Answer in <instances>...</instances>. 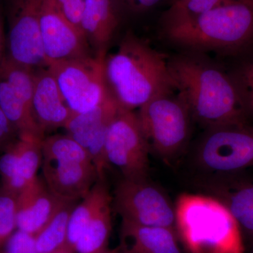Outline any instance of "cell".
<instances>
[{
	"label": "cell",
	"mask_w": 253,
	"mask_h": 253,
	"mask_svg": "<svg viewBox=\"0 0 253 253\" xmlns=\"http://www.w3.org/2000/svg\"><path fill=\"white\" fill-rule=\"evenodd\" d=\"M176 93L191 118L206 129L248 123V115L230 74L207 54L184 51L168 58Z\"/></svg>",
	"instance_id": "cell-1"
},
{
	"label": "cell",
	"mask_w": 253,
	"mask_h": 253,
	"mask_svg": "<svg viewBox=\"0 0 253 253\" xmlns=\"http://www.w3.org/2000/svg\"><path fill=\"white\" fill-rule=\"evenodd\" d=\"M103 71L108 96L124 111H134L176 91L167 56L131 31L126 32L116 52L106 55Z\"/></svg>",
	"instance_id": "cell-2"
},
{
	"label": "cell",
	"mask_w": 253,
	"mask_h": 253,
	"mask_svg": "<svg viewBox=\"0 0 253 253\" xmlns=\"http://www.w3.org/2000/svg\"><path fill=\"white\" fill-rule=\"evenodd\" d=\"M161 30L165 39L184 51L238 52L253 44V0H235Z\"/></svg>",
	"instance_id": "cell-3"
},
{
	"label": "cell",
	"mask_w": 253,
	"mask_h": 253,
	"mask_svg": "<svg viewBox=\"0 0 253 253\" xmlns=\"http://www.w3.org/2000/svg\"><path fill=\"white\" fill-rule=\"evenodd\" d=\"M178 237L189 253H244L241 229L218 198L183 194L174 205Z\"/></svg>",
	"instance_id": "cell-4"
},
{
	"label": "cell",
	"mask_w": 253,
	"mask_h": 253,
	"mask_svg": "<svg viewBox=\"0 0 253 253\" xmlns=\"http://www.w3.org/2000/svg\"><path fill=\"white\" fill-rule=\"evenodd\" d=\"M44 183L64 201L83 199L99 179L85 150L68 134L45 136L42 141Z\"/></svg>",
	"instance_id": "cell-5"
},
{
	"label": "cell",
	"mask_w": 253,
	"mask_h": 253,
	"mask_svg": "<svg viewBox=\"0 0 253 253\" xmlns=\"http://www.w3.org/2000/svg\"><path fill=\"white\" fill-rule=\"evenodd\" d=\"M136 113L151 152L169 161L184 149L192 118L176 91L154 98Z\"/></svg>",
	"instance_id": "cell-6"
},
{
	"label": "cell",
	"mask_w": 253,
	"mask_h": 253,
	"mask_svg": "<svg viewBox=\"0 0 253 253\" xmlns=\"http://www.w3.org/2000/svg\"><path fill=\"white\" fill-rule=\"evenodd\" d=\"M106 54L64 60L46 66L73 114L92 109L107 96L103 71Z\"/></svg>",
	"instance_id": "cell-7"
},
{
	"label": "cell",
	"mask_w": 253,
	"mask_h": 253,
	"mask_svg": "<svg viewBox=\"0 0 253 253\" xmlns=\"http://www.w3.org/2000/svg\"><path fill=\"white\" fill-rule=\"evenodd\" d=\"M198 162L212 172H231L253 166V126L238 123L208 128L197 149Z\"/></svg>",
	"instance_id": "cell-8"
},
{
	"label": "cell",
	"mask_w": 253,
	"mask_h": 253,
	"mask_svg": "<svg viewBox=\"0 0 253 253\" xmlns=\"http://www.w3.org/2000/svg\"><path fill=\"white\" fill-rule=\"evenodd\" d=\"M150 153L135 111L120 109L110 126L105 144L109 166L117 168L124 179H147Z\"/></svg>",
	"instance_id": "cell-9"
},
{
	"label": "cell",
	"mask_w": 253,
	"mask_h": 253,
	"mask_svg": "<svg viewBox=\"0 0 253 253\" xmlns=\"http://www.w3.org/2000/svg\"><path fill=\"white\" fill-rule=\"evenodd\" d=\"M34 71L4 56L0 64V109L19 138L42 141L45 133L37 123L32 106Z\"/></svg>",
	"instance_id": "cell-10"
},
{
	"label": "cell",
	"mask_w": 253,
	"mask_h": 253,
	"mask_svg": "<svg viewBox=\"0 0 253 253\" xmlns=\"http://www.w3.org/2000/svg\"><path fill=\"white\" fill-rule=\"evenodd\" d=\"M44 0H5L8 22L5 56L36 70L46 66L41 36Z\"/></svg>",
	"instance_id": "cell-11"
},
{
	"label": "cell",
	"mask_w": 253,
	"mask_h": 253,
	"mask_svg": "<svg viewBox=\"0 0 253 253\" xmlns=\"http://www.w3.org/2000/svg\"><path fill=\"white\" fill-rule=\"evenodd\" d=\"M112 204L122 221L176 229L174 206L147 179L123 178L115 189Z\"/></svg>",
	"instance_id": "cell-12"
},
{
	"label": "cell",
	"mask_w": 253,
	"mask_h": 253,
	"mask_svg": "<svg viewBox=\"0 0 253 253\" xmlns=\"http://www.w3.org/2000/svg\"><path fill=\"white\" fill-rule=\"evenodd\" d=\"M119 111L118 105L107 95L92 109L73 114L64 126L67 134L77 141L91 158L99 179H105V172L109 167L105 144L110 126Z\"/></svg>",
	"instance_id": "cell-13"
},
{
	"label": "cell",
	"mask_w": 253,
	"mask_h": 253,
	"mask_svg": "<svg viewBox=\"0 0 253 253\" xmlns=\"http://www.w3.org/2000/svg\"><path fill=\"white\" fill-rule=\"evenodd\" d=\"M41 36L46 66L94 54L82 32L61 14L54 0L43 1Z\"/></svg>",
	"instance_id": "cell-14"
},
{
	"label": "cell",
	"mask_w": 253,
	"mask_h": 253,
	"mask_svg": "<svg viewBox=\"0 0 253 253\" xmlns=\"http://www.w3.org/2000/svg\"><path fill=\"white\" fill-rule=\"evenodd\" d=\"M42 163V141L19 138L0 156L2 187L19 194L38 177Z\"/></svg>",
	"instance_id": "cell-15"
},
{
	"label": "cell",
	"mask_w": 253,
	"mask_h": 253,
	"mask_svg": "<svg viewBox=\"0 0 253 253\" xmlns=\"http://www.w3.org/2000/svg\"><path fill=\"white\" fill-rule=\"evenodd\" d=\"M32 106L37 123L44 133L64 128L73 115L46 66L34 71Z\"/></svg>",
	"instance_id": "cell-16"
},
{
	"label": "cell",
	"mask_w": 253,
	"mask_h": 253,
	"mask_svg": "<svg viewBox=\"0 0 253 253\" xmlns=\"http://www.w3.org/2000/svg\"><path fill=\"white\" fill-rule=\"evenodd\" d=\"M36 178L18 195L16 229L36 236L65 202Z\"/></svg>",
	"instance_id": "cell-17"
},
{
	"label": "cell",
	"mask_w": 253,
	"mask_h": 253,
	"mask_svg": "<svg viewBox=\"0 0 253 253\" xmlns=\"http://www.w3.org/2000/svg\"><path fill=\"white\" fill-rule=\"evenodd\" d=\"M123 18L116 0H86L81 30L94 54H107Z\"/></svg>",
	"instance_id": "cell-18"
},
{
	"label": "cell",
	"mask_w": 253,
	"mask_h": 253,
	"mask_svg": "<svg viewBox=\"0 0 253 253\" xmlns=\"http://www.w3.org/2000/svg\"><path fill=\"white\" fill-rule=\"evenodd\" d=\"M122 249L126 253H181L175 229L122 221Z\"/></svg>",
	"instance_id": "cell-19"
},
{
	"label": "cell",
	"mask_w": 253,
	"mask_h": 253,
	"mask_svg": "<svg viewBox=\"0 0 253 253\" xmlns=\"http://www.w3.org/2000/svg\"><path fill=\"white\" fill-rule=\"evenodd\" d=\"M112 200L105 179H98L94 186L73 209L68 223L66 244L75 249L78 240L95 214Z\"/></svg>",
	"instance_id": "cell-20"
},
{
	"label": "cell",
	"mask_w": 253,
	"mask_h": 253,
	"mask_svg": "<svg viewBox=\"0 0 253 253\" xmlns=\"http://www.w3.org/2000/svg\"><path fill=\"white\" fill-rule=\"evenodd\" d=\"M112 200L108 201L89 221L76 244L78 253H106L111 229Z\"/></svg>",
	"instance_id": "cell-21"
},
{
	"label": "cell",
	"mask_w": 253,
	"mask_h": 253,
	"mask_svg": "<svg viewBox=\"0 0 253 253\" xmlns=\"http://www.w3.org/2000/svg\"><path fill=\"white\" fill-rule=\"evenodd\" d=\"M77 201H66L44 228L36 236L38 253L52 252L67 241L68 223Z\"/></svg>",
	"instance_id": "cell-22"
},
{
	"label": "cell",
	"mask_w": 253,
	"mask_h": 253,
	"mask_svg": "<svg viewBox=\"0 0 253 253\" xmlns=\"http://www.w3.org/2000/svg\"><path fill=\"white\" fill-rule=\"evenodd\" d=\"M233 1L235 0H172L160 19L161 28L194 19L210 10Z\"/></svg>",
	"instance_id": "cell-23"
},
{
	"label": "cell",
	"mask_w": 253,
	"mask_h": 253,
	"mask_svg": "<svg viewBox=\"0 0 253 253\" xmlns=\"http://www.w3.org/2000/svg\"><path fill=\"white\" fill-rule=\"evenodd\" d=\"M218 199L230 210L241 229L253 235V184L223 189Z\"/></svg>",
	"instance_id": "cell-24"
},
{
	"label": "cell",
	"mask_w": 253,
	"mask_h": 253,
	"mask_svg": "<svg viewBox=\"0 0 253 253\" xmlns=\"http://www.w3.org/2000/svg\"><path fill=\"white\" fill-rule=\"evenodd\" d=\"M229 74L239 91L248 117L253 118V56L240 63Z\"/></svg>",
	"instance_id": "cell-25"
},
{
	"label": "cell",
	"mask_w": 253,
	"mask_h": 253,
	"mask_svg": "<svg viewBox=\"0 0 253 253\" xmlns=\"http://www.w3.org/2000/svg\"><path fill=\"white\" fill-rule=\"evenodd\" d=\"M18 195L0 189V248L16 229Z\"/></svg>",
	"instance_id": "cell-26"
},
{
	"label": "cell",
	"mask_w": 253,
	"mask_h": 253,
	"mask_svg": "<svg viewBox=\"0 0 253 253\" xmlns=\"http://www.w3.org/2000/svg\"><path fill=\"white\" fill-rule=\"evenodd\" d=\"M172 0H116L123 17L140 16L152 12Z\"/></svg>",
	"instance_id": "cell-27"
},
{
	"label": "cell",
	"mask_w": 253,
	"mask_h": 253,
	"mask_svg": "<svg viewBox=\"0 0 253 253\" xmlns=\"http://www.w3.org/2000/svg\"><path fill=\"white\" fill-rule=\"evenodd\" d=\"M5 253H38L36 236L16 229L4 244Z\"/></svg>",
	"instance_id": "cell-28"
},
{
	"label": "cell",
	"mask_w": 253,
	"mask_h": 253,
	"mask_svg": "<svg viewBox=\"0 0 253 253\" xmlns=\"http://www.w3.org/2000/svg\"><path fill=\"white\" fill-rule=\"evenodd\" d=\"M54 1L66 20L81 31L82 15L86 0H54Z\"/></svg>",
	"instance_id": "cell-29"
},
{
	"label": "cell",
	"mask_w": 253,
	"mask_h": 253,
	"mask_svg": "<svg viewBox=\"0 0 253 253\" xmlns=\"http://www.w3.org/2000/svg\"><path fill=\"white\" fill-rule=\"evenodd\" d=\"M19 139V134L0 109V154L4 153Z\"/></svg>",
	"instance_id": "cell-30"
},
{
	"label": "cell",
	"mask_w": 253,
	"mask_h": 253,
	"mask_svg": "<svg viewBox=\"0 0 253 253\" xmlns=\"http://www.w3.org/2000/svg\"><path fill=\"white\" fill-rule=\"evenodd\" d=\"M6 43V38H5L4 34L2 9H1V4H0V64L2 62L5 54H6V50H5Z\"/></svg>",
	"instance_id": "cell-31"
},
{
	"label": "cell",
	"mask_w": 253,
	"mask_h": 253,
	"mask_svg": "<svg viewBox=\"0 0 253 253\" xmlns=\"http://www.w3.org/2000/svg\"><path fill=\"white\" fill-rule=\"evenodd\" d=\"M76 251L73 249L71 246H68L67 244L64 245L60 249L56 250V251H52V252L47 253H75Z\"/></svg>",
	"instance_id": "cell-32"
},
{
	"label": "cell",
	"mask_w": 253,
	"mask_h": 253,
	"mask_svg": "<svg viewBox=\"0 0 253 253\" xmlns=\"http://www.w3.org/2000/svg\"><path fill=\"white\" fill-rule=\"evenodd\" d=\"M106 253H126L125 252L124 250L121 248V249L113 250V251H108Z\"/></svg>",
	"instance_id": "cell-33"
},
{
	"label": "cell",
	"mask_w": 253,
	"mask_h": 253,
	"mask_svg": "<svg viewBox=\"0 0 253 253\" xmlns=\"http://www.w3.org/2000/svg\"></svg>",
	"instance_id": "cell-34"
}]
</instances>
